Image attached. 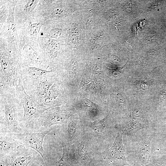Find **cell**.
Returning <instances> with one entry per match:
<instances>
[{
    "label": "cell",
    "mask_w": 166,
    "mask_h": 166,
    "mask_svg": "<svg viewBox=\"0 0 166 166\" xmlns=\"http://www.w3.org/2000/svg\"><path fill=\"white\" fill-rule=\"evenodd\" d=\"M51 132L50 129L41 132H25L22 134H9L14 139L19 141L26 148H30L36 151L42 157L45 165L47 158L42 146L45 136Z\"/></svg>",
    "instance_id": "cell-9"
},
{
    "label": "cell",
    "mask_w": 166,
    "mask_h": 166,
    "mask_svg": "<svg viewBox=\"0 0 166 166\" xmlns=\"http://www.w3.org/2000/svg\"><path fill=\"white\" fill-rule=\"evenodd\" d=\"M0 76L18 90L22 85L19 54L11 51L0 43Z\"/></svg>",
    "instance_id": "cell-2"
},
{
    "label": "cell",
    "mask_w": 166,
    "mask_h": 166,
    "mask_svg": "<svg viewBox=\"0 0 166 166\" xmlns=\"http://www.w3.org/2000/svg\"><path fill=\"white\" fill-rule=\"evenodd\" d=\"M53 71L52 70H47L25 65H21V80L25 92L31 90Z\"/></svg>",
    "instance_id": "cell-14"
},
{
    "label": "cell",
    "mask_w": 166,
    "mask_h": 166,
    "mask_svg": "<svg viewBox=\"0 0 166 166\" xmlns=\"http://www.w3.org/2000/svg\"><path fill=\"white\" fill-rule=\"evenodd\" d=\"M109 115L100 121H96L91 124L92 128L97 134L101 135L103 134L108 128Z\"/></svg>",
    "instance_id": "cell-19"
},
{
    "label": "cell",
    "mask_w": 166,
    "mask_h": 166,
    "mask_svg": "<svg viewBox=\"0 0 166 166\" xmlns=\"http://www.w3.org/2000/svg\"><path fill=\"white\" fill-rule=\"evenodd\" d=\"M152 122L146 112L137 108L130 111L124 131L128 136H132L140 129H152Z\"/></svg>",
    "instance_id": "cell-10"
},
{
    "label": "cell",
    "mask_w": 166,
    "mask_h": 166,
    "mask_svg": "<svg viewBox=\"0 0 166 166\" xmlns=\"http://www.w3.org/2000/svg\"><path fill=\"white\" fill-rule=\"evenodd\" d=\"M63 147V152L61 159L56 162L55 166H68L69 164L68 148L67 146L62 144Z\"/></svg>",
    "instance_id": "cell-24"
},
{
    "label": "cell",
    "mask_w": 166,
    "mask_h": 166,
    "mask_svg": "<svg viewBox=\"0 0 166 166\" xmlns=\"http://www.w3.org/2000/svg\"><path fill=\"white\" fill-rule=\"evenodd\" d=\"M166 98V91L162 92L159 96V101L160 103H162L164 101Z\"/></svg>",
    "instance_id": "cell-29"
},
{
    "label": "cell",
    "mask_w": 166,
    "mask_h": 166,
    "mask_svg": "<svg viewBox=\"0 0 166 166\" xmlns=\"http://www.w3.org/2000/svg\"><path fill=\"white\" fill-rule=\"evenodd\" d=\"M92 39V43L93 47H100L101 39V34H99L98 35L97 34L95 35Z\"/></svg>",
    "instance_id": "cell-28"
},
{
    "label": "cell",
    "mask_w": 166,
    "mask_h": 166,
    "mask_svg": "<svg viewBox=\"0 0 166 166\" xmlns=\"http://www.w3.org/2000/svg\"><path fill=\"white\" fill-rule=\"evenodd\" d=\"M63 88L61 84L56 81L40 105L47 110L65 104L66 102V96Z\"/></svg>",
    "instance_id": "cell-15"
},
{
    "label": "cell",
    "mask_w": 166,
    "mask_h": 166,
    "mask_svg": "<svg viewBox=\"0 0 166 166\" xmlns=\"http://www.w3.org/2000/svg\"><path fill=\"white\" fill-rule=\"evenodd\" d=\"M128 61L123 66L113 69H109L112 76L115 77H120L123 73Z\"/></svg>",
    "instance_id": "cell-26"
},
{
    "label": "cell",
    "mask_w": 166,
    "mask_h": 166,
    "mask_svg": "<svg viewBox=\"0 0 166 166\" xmlns=\"http://www.w3.org/2000/svg\"><path fill=\"white\" fill-rule=\"evenodd\" d=\"M82 103L85 107L90 110L95 112L97 110V107L93 103L85 97H82Z\"/></svg>",
    "instance_id": "cell-25"
},
{
    "label": "cell",
    "mask_w": 166,
    "mask_h": 166,
    "mask_svg": "<svg viewBox=\"0 0 166 166\" xmlns=\"http://www.w3.org/2000/svg\"><path fill=\"white\" fill-rule=\"evenodd\" d=\"M38 53L50 70H53L61 56V45L56 40L39 37Z\"/></svg>",
    "instance_id": "cell-7"
},
{
    "label": "cell",
    "mask_w": 166,
    "mask_h": 166,
    "mask_svg": "<svg viewBox=\"0 0 166 166\" xmlns=\"http://www.w3.org/2000/svg\"><path fill=\"white\" fill-rule=\"evenodd\" d=\"M87 144L85 142L82 143L78 149V154L82 163L85 164L89 163V158L87 150Z\"/></svg>",
    "instance_id": "cell-23"
},
{
    "label": "cell",
    "mask_w": 166,
    "mask_h": 166,
    "mask_svg": "<svg viewBox=\"0 0 166 166\" xmlns=\"http://www.w3.org/2000/svg\"><path fill=\"white\" fill-rule=\"evenodd\" d=\"M116 101L118 104L120 108L124 109L126 107V103L124 98L121 94H117L115 97Z\"/></svg>",
    "instance_id": "cell-27"
},
{
    "label": "cell",
    "mask_w": 166,
    "mask_h": 166,
    "mask_svg": "<svg viewBox=\"0 0 166 166\" xmlns=\"http://www.w3.org/2000/svg\"><path fill=\"white\" fill-rule=\"evenodd\" d=\"M16 24L18 36L25 38L38 52V41L43 24L36 21L33 16Z\"/></svg>",
    "instance_id": "cell-12"
},
{
    "label": "cell",
    "mask_w": 166,
    "mask_h": 166,
    "mask_svg": "<svg viewBox=\"0 0 166 166\" xmlns=\"http://www.w3.org/2000/svg\"><path fill=\"white\" fill-rule=\"evenodd\" d=\"M71 109L58 106L48 109L42 113L34 126V132H41L50 129L52 126L65 123L71 115Z\"/></svg>",
    "instance_id": "cell-4"
},
{
    "label": "cell",
    "mask_w": 166,
    "mask_h": 166,
    "mask_svg": "<svg viewBox=\"0 0 166 166\" xmlns=\"http://www.w3.org/2000/svg\"><path fill=\"white\" fill-rule=\"evenodd\" d=\"M152 138V134H146L133 143L135 151L134 166H143L149 163L152 154L151 148Z\"/></svg>",
    "instance_id": "cell-13"
},
{
    "label": "cell",
    "mask_w": 166,
    "mask_h": 166,
    "mask_svg": "<svg viewBox=\"0 0 166 166\" xmlns=\"http://www.w3.org/2000/svg\"><path fill=\"white\" fill-rule=\"evenodd\" d=\"M24 114L19 93L16 89L0 93V133H24Z\"/></svg>",
    "instance_id": "cell-1"
},
{
    "label": "cell",
    "mask_w": 166,
    "mask_h": 166,
    "mask_svg": "<svg viewBox=\"0 0 166 166\" xmlns=\"http://www.w3.org/2000/svg\"><path fill=\"white\" fill-rule=\"evenodd\" d=\"M18 91L24 109L25 132H34L36 122L41 115L46 110L27 94L22 85Z\"/></svg>",
    "instance_id": "cell-3"
},
{
    "label": "cell",
    "mask_w": 166,
    "mask_h": 166,
    "mask_svg": "<svg viewBox=\"0 0 166 166\" xmlns=\"http://www.w3.org/2000/svg\"><path fill=\"white\" fill-rule=\"evenodd\" d=\"M39 165V164L38 161L35 162L30 166H38Z\"/></svg>",
    "instance_id": "cell-30"
},
{
    "label": "cell",
    "mask_w": 166,
    "mask_h": 166,
    "mask_svg": "<svg viewBox=\"0 0 166 166\" xmlns=\"http://www.w3.org/2000/svg\"><path fill=\"white\" fill-rule=\"evenodd\" d=\"M78 66V62L75 58H73L70 60L67 69L66 75L67 79L69 81L72 79L77 73Z\"/></svg>",
    "instance_id": "cell-22"
},
{
    "label": "cell",
    "mask_w": 166,
    "mask_h": 166,
    "mask_svg": "<svg viewBox=\"0 0 166 166\" xmlns=\"http://www.w3.org/2000/svg\"><path fill=\"white\" fill-rule=\"evenodd\" d=\"M143 166H154V165L152 163H149L148 164Z\"/></svg>",
    "instance_id": "cell-31"
},
{
    "label": "cell",
    "mask_w": 166,
    "mask_h": 166,
    "mask_svg": "<svg viewBox=\"0 0 166 166\" xmlns=\"http://www.w3.org/2000/svg\"><path fill=\"white\" fill-rule=\"evenodd\" d=\"M18 37L19 56L21 65H25L48 70L49 66L27 40L22 37Z\"/></svg>",
    "instance_id": "cell-8"
},
{
    "label": "cell",
    "mask_w": 166,
    "mask_h": 166,
    "mask_svg": "<svg viewBox=\"0 0 166 166\" xmlns=\"http://www.w3.org/2000/svg\"><path fill=\"white\" fill-rule=\"evenodd\" d=\"M39 0H15L14 16L15 23L33 16Z\"/></svg>",
    "instance_id": "cell-17"
},
{
    "label": "cell",
    "mask_w": 166,
    "mask_h": 166,
    "mask_svg": "<svg viewBox=\"0 0 166 166\" xmlns=\"http://www.w3.org/2000/svg\"><path fill=\"white\" fill-rule=\"evenodd\" d=\"M9 3L8 17L0 29V43L12 52L19 54L18 39L14 16L15 0H9Z\"/></svg>",
    "instance_id": "cell-5"
},
{
    "label": "cell",
    "mask_w": 166,
    "mask_h": 166,
    "mask_svg": "<svg viewBox=\"0 0 166 166\" xmlns=\"http://www.w3.org/2000/svg\"><path fill=\"white\" fill-rule=\"evenodd\" d=\"M38 166H46V165H42L41 164H39Z\"/></svg>",
    "instance_id": "cell-32"
},
{
    "label": "cell",
    "mask_w": 166,
    "mask_h": 166,
    "mask_svg": "<svg viewBox=\"0 0 166 166\" xmlns=\"http://www.w3.org/2000/svg\"><path fill=\"white\" fill-rule=\"evenodd\" d=\"M26 148L9 134L0 133V157L17 152Z\"/></svg>",
    "instance_id": "cell-18"
},
{
    "label": "cell",
    "mask_w": 166,
    "mask_h": 166,
    "mask_svg": "<svg viewBox=\"0 0 166 166\" xmlns=\"http://www.w3.org/2000/svg\"><path fill=\"white\" fill-rule=\"evenodd\" d=\"M9 13V0L0 1V29L7 19Z\"/></svg>",
    "instance_id": "cell-20"
},
{
    "label": "cell",
    "mask_w": 166,
    "mask_h": 166,
    "mask_svg": "<svg viewBox=\"0 0 166 166\" xmlns=\"http://www.w3.org/2000/svg\"><path fill=\"white\" fill-rule=\"evenodd\" d=\"M124 132H118L112 145L102 153V159L104 166H129L125 157V149L122 136Z\"/></svg>",
    "instance_id": "cell-6"
},
{
    "label": "cell",
    "mask_w": 166,
    "mask_h": 166,
    "mask_svg": "<svg viewBox=\"0 0 166 166\" xmlns=\"http://www.w3.org/2000/svg\"><path fill=\"white\" fill-rule=\"evenodd\" d=\"M76 129L77 124L74 121H70L67 124L65 137L68 143H70L74 138Z\"/></svg>",
    "instance_id": "cell-21"
},
{
    "label": "cell",
    "mask_w": 166,
    "mask_h": 166,
    "mask_svg": "<svg viewBox=\"0 0 166 166\" xmlns=\"http://www.w3.org/2000/svg\"><path fill=\"white\" fill-rule=\"evenodd\" d=\"M38 153L25 148L11 154L0 157V166H30L38 161Z\"/></svg>",
    "instance_id": "cell-11"
},
{
    "label": "cell",
    "mask_w": 166,
    "mask_h": 166,
    "mask_svg": "<svg viewBox=\"0 0 166 166\" xmlns=\"http://www.w3.org/2000/svg\"><path fill=\"white\" fill-rule=\"evenodd\" d=\"M55 73L53 71L45 78L26 92L40 105L46 97L51 86L57 80Z\"/></svg>",
    "instance_id": "cell-16"
}]
</instances>
